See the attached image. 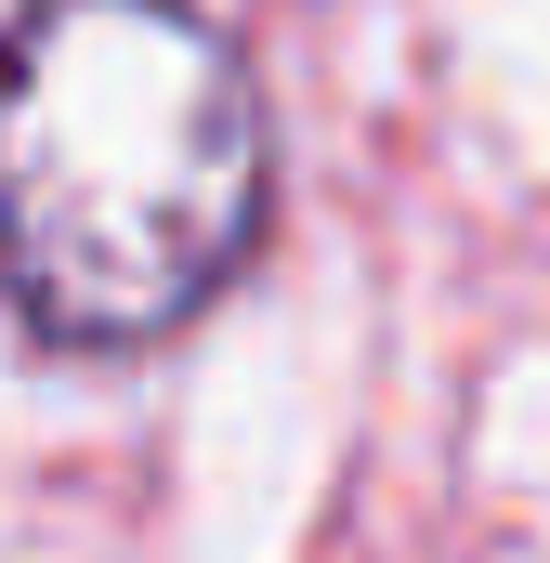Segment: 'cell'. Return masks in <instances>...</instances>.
I'll return each mask as SVG.
<instances>
[{
	"mask_svg": "<svg viewBox=\"0 0 550 563\" xmlns=\"http://www.w3.org/2000/svg\"><path fill=\"white\" fill-rule=\"evenodd\" d=\"M275 236V106L210 0L0 13V314L40 354H170Z\"/></svg>",
	"mask_w": 550,
	"mask_h": 563,
	"instance_id": "6da1fadb",
	"label": "cell"
}]
</instances>
